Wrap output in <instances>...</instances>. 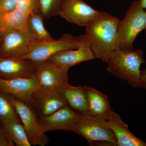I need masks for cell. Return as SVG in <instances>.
I'll return each instance as SVG.
<instances>
[{"instance_id":"2","label":"cell","mask_w":146,"mask_h":146,"mask_svg":"<svg viewBox=\"0 0 146 146\" xmlns=\"http://www.w3.org/2000/svg\"><path fill=\"white\" fill-rule=\"evenodd\" d=\"M144 54L141 50L131 52L115 50L108 57L107 70L117 78L125 80L132 87L142 88L140 68L145 63Z\"/></svg>"},{"instance_id":"17","label":"cell","mask_w":146,"mask_h":146,"mask_svg":"<svg viewBox=\"0 0 146 146\" xmlns=\"http://www.w3.org/2000/svg\"><path fill=\"white\" fill-rule=\"evenodd\" d=\"M89 115L107 121L111 117L110 109L107 96L92 87L86 86Z\"/></svg>"},{"instance_id":"20","label":"cell","mask_w":146,"mask_h":146,"mask_svg":"<svg viewBox=\"0 0 146 146\" xmlns=\"http://www.w3.org/2000/svg\"><path fill=\"white\" fill-rule=\"evenodd\" d=\"M29 14L18 9L0 13V32L7 29L27 31V22Z\"/></svg>"},{"instance_id":"26","label":"cell","mask_w":146,"mask_h":146,"mask_svg":"<svg viewBox=\"0 0 146 146\" xmlns=\"http://www.w3.org/2000/svg\"><path fill=\"white\" fill-rule=\"evenodd\" d=\"M140 80L142 88H144L146 91V69L141 71Z\"/></svg>"},{"instance_id":"23","label":"cell","mask_w":146,"mask_h":146,"mask_svg":"<svg viewBox=\"0 0 146 146\" xmlns=\"http://www.w3.org/2000/svg\"><path fill=\"white\" fill-rule=\"evenodd\" d=\"M16 9L28 14L35 11L41 12V0H17Z\"/></svg>"},{"instance_id":"21","label":"cell","mask_w":146,"mask_h":146,"mask_svg":"<svg viewBox=\"0 0 146 146\" xmlns=\"http://www.w3.org/2000/svg\"><path fill=\"white\" fill-rule=\"evenodd\" d=\"M21 120L16 109L5 92L0 90V121Z\"/></svg>"},{"instance_id":"18","label":"cell","mask_w":146,"mask_h":146,"mask_svg":"<svg viewBox=\"0 0 146 146\" xmlns=\"http://www.w3.org/2000/svg\"><path fill=\"white\" fill-rule=\"evenodd\" d=\"M44 18L41 11H35L29 15L27 22V31L31 36L37 42L55 40L45 28L43 21Z\"/></svg>"},{"instance_id":"1","label":"cell","mask_w":146,"mask_h":146,"mask_svg":"<svg viewBox=\"0 0 146 146\" xmlns=\"http://www.w3.org/2000/svg\"><path fill=\"white\" fill-rule=\"evenodd\" d=\"M120 20L106 12H99L86 27L84 34L91 41L95 58L106 63L110 52L117 50V29Z\"/></svg>"},{"instance_id":"9","label":"cell","mask_w":146,"mask_h":146,"mask_svg":"<svg viewBox=\"0 0 146 146\" xmlns=\"http://www.w3.org/2000/svg\"><path fill=\"white\" fill-rule=\"evenodd\" d=\"M80 119V115L65 106L48 116L38 118V121L46 133L56 130L73 131Z\"/></svg>"},{"instance_id":"22","label":"cell","mask_w":146,"mask_h":146,"mask_svg":"<svg viewBox=\"0 0 146 146\" xmlns=\"http://www.w3.org/2000/svg\"><path fill=\"white\" fill-rule=\"evenodd\" d=\"M65 0H41V12L44 18L48 19L59 15Z\"/></svg>"},{"instance_id":"5","label":"cell","mask_w":146,"mask_h":146,"mask_svg":"<svg viewBox=\"0 0 146 146\" xmlns=\"http://www.w3.org/2000/svg\"><path fill=\"white\" fill-rule=\"evenodd\" d=\"M72 131L86 138L90 146L94 142H107L112 145L117 146L116 137L106 124V120L93 117L89 114L80 115Z\"/></svg>"},{"instance_id":"25","label":"cell","mask_w":146,"mask_h":146,"mask_svg":"<svg viewBox=\"0 0 146 146\" xmlns=\"http://www.w3.org/2000/svg\"><path fill=\"white\" fill-rule=\"evenodd\" d=\"M13 141L2 127L0 126V146H13Z\"/></svg>"},{"instance_id":"10","label":"cell","mask_w":146,"mask_h":146,"mask_svg":"<svg viewBox=\"0 0 146 146\" xmlns=\"http://www.w3.org/2000/svg\"><path fill=\"white\" fill-rule=\"evenodd\" d=\"M99 12L83 0H65L59 15L69 23L86 27Z\"/></svg>"},{"instance_id":"3","label":"cell","mask_w":146,"mask_h":146,"mask_svg":"<svg viewBox=\"0 0 146 146\" xmlns=\"http://www.w3.org/2000/svg\"><path fill=\"white\" fill-rule=\"evenodd\" d=\"M146 29V11L141 6L139 1L131 5L125 16L118 23L117 29V50L134 51L133 42L138 35Z\"/></svg>"},{"instance_id":"6","label":"cell","mask_w":146,"mask_h":146,"mask_svg":"<svg viewBox=\"0 0 146 146\" xmlns=\"http://www.w3.org/2000/svg\"><path fill=\"white\" fill-rule=\"evenodd\" d=\"M35 41L27 31L12 29L3 30L0 32V57H24Z\"/></svg>"},{"instance_id":"27","label":"cell","mask_w":146,"mask_h":146,"mask_svg":"<svg viewBox=\"0 0 146 146\" xmlns=\"http://www.w3.org/2000/svg\"><path fill=\"white\" fill-rule=\"evenodd\" d=\"M140 5L144 9H146V0H140Z\"/></svg>"},{"instance_id":"24","label":"cell","mask_w":146,"mask_h":146,"mask_svg":"<svg viewBox=\"0 0 146 146\" xmlns=\"http://www.w3.org/2000/svg\"><path fill=\"white\" fill-rule=\"evenodd\" d=\"M17 1V0H0V13L15 10Z\"/></svg>"},{"instance_id":"16","label":"cell","mask_w":146,"mask_h":146,"mask_svg":"<svg viewBox=\"0 0 146 146\" xmlns=\"http://www.w3.org/2000/svg\"><path fill=\"white\" fill-rule=\"evenodd\" d=\"M106 124L114 132L118 146H146V143L134 136L129 130L127 125L121 119L118 114L112 111Z\"/></svg>"},{"instance_id":"12","label":"cell","mask_w":146,"mask_h":146,"mask_svg":"<svg viewBox=\"0 0 146 146\" xmlns=\"http://www.w3.org/2000/svg\"><path fill=\"white\" fill-rule=\"evenodd\" d=\"M37 66L27 58L0 57V78L10 80L32 77L35 75Z\"/></svg>"},{"instance_id":"19","label":"cell","mask_w":146,"mask_h":146,"mask_svg":"<svg viewBox=\"0 0 146 146\" xmlns=\"http://www.w3.org/2000/svg\"><path fill=\"white\" fill-rule=\"evenodd\" d=\"M0 126L17 146H31L21 120L0 121Z\"/></svg>"},{"instance_id":"4","label":"cell","mask_w":146,"mask_h":146,"mask_svg":"<svg viewBox=\"0 0 146 146\" xmlns=\"http://www.w3.org/2000/svg\"><path fill=\"white\" fill-rule=\"evenodd\" d=\"M85 36L84 34L76 37L65 34L58 40L42 42L35 41L28 53L22 58L30 59L37 65H40L60 52L78 48Z\"/></svg>"},{"instance_id":"13","label":"cell","mask_w":146,"mask_h":146,"mask_svg":"<svg viewBox=\"0 0 146 146\" xmlns=\"http://www.w3.org/2000/svg\"><path fill=\"white\" fill-rule=\"evenodd\" d=\"M68 71L47 60L37 66L35 75L42 89L57 90L68 83Z\"/></svg>"},{"instance_id":"7","label":"cell","mask_w":146,"mask_h":146,"mask_svg":"<svg viewBox=\"0 0 146 146\" xmlns=\"http://www.w3.org/2000/svg\"><path fill=\"white\" fill-rule=\"evenodd\" d=\"M7 94L24 125L31 144L43 146L48 143L49 139L42 130L38 117L32 108Z\"/></svg>"},{"instance_id":"14","label":"cell","mask_w":146,"mask_h":146,"mask_svg":"<svg viewBox=\"0 0 146 146\" xmlns=\"http://www.w3.org/2000/svg\"><path fill=\"white\" fill-rule=\"evenodd\" d=\"M67 106L57 90L41 89L35 94L31 107L38 118L48 116Z\"/></svg>"},{"instance_id":"15","label":"cell","mask_w":146,"mask_h":146,"mask_svg":"<svg viewBox=\"0 0 146 146\" xmlns=\"http://www.w3.org/2000/svg\"><path fill=\"white\" fill-rule=\"evenodd\" d=\"M67 105L79 115L89 114L86 86L75 87L66 84L57 89Z\"/></svg>"},{"instance_id":"11","label":"cell","mask_w":146,"mask_h":146,"mask_svg":"<svg viewBox=\"0 0 146 146\" xmlns=\"http://www.w3.org/2000/svg\"><path fill=\"white\" fill-rule=\"evenodd\" d=\"M85 36L78 48L62 51L47 60L58 67L69 70L73 66L95 58L91 49V41Z\"/></svg>"},{"instance_id":"8","label":"cell","mask_w":146,"mask_h":146,"mask_svg":"<svg viewBox=\"0 0 146 146\" xmlns=\"http://www.w3.org/2000/svg\"><path fill=\"white\" fill-rule=\"evenodd\" d=\"M41 89L36 76L10 80L0 78V90L31 106L35 94Z\"/></svg>"}]
</instances>
